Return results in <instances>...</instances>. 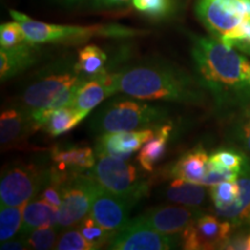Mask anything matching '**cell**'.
Segmentation results:
<instances>
[{
    "instance_id": "6da1fadb",
    "label": "cell",
    "mask_w": 250,
    "mask_h": 250,
    "mask_svg": "<svg viewBox=\"0 0 250 250\" xmlns=\"http://www.w3.org/2000/svg\"><path fill=\"white\" fill-rule=\"evenodd\" d=\"M191 56L199 85L220 103L250 100V61L214 37H193Z\"/></svg>"
},
{
    "instance_id": "7a4b0ae2",
    "label": "cell",
    "mask_w": 250,
    "mask_h": 250,
    "mask_svg": "<svg viewBox=\"0 0 250 250\" xmlns=\"http://www.w3.org/2000/svg\"><path fill=\"white\" fill-rule=\"evenodd\" d=\"M199 86L186 72L165 65H143L115 73V92L138 100L193 103L202 98Z\"/></svg>"
},
{
    "instance_id": "3957f363",
    "label": "cell",
    "mask_w": 250,
    "mask_h": 250,
    "mask_svg": "<svg viewBox=\"0 0 250 250\" xmlns=\"http://www.w3.org/2000/svg\"><path fill=\"white\" fill-rule=\"evenodd\" d=\"M196 13L214 39L250 55V0H198Z\"/></svg>"
},
{
    "instance_id": "277c9868",
    "label": "cell",
    "mask_w": 250,
    "mask_h": 250,
    "mask_svg": "<svg viewBox=\"0 0 250 250\" xmlns=\"http://www.w3.org/2000/svg\"><path fill=\"white\" fill-rule=\"evenodd\" d=\"M12 18L20 22L28 42L33 44L45 43H62V44H78L96 37H114L125 39L143 35L145 31L122 24H92V26H65V24L46 23L34 20L21 12L11 11Z\"/></svg>"
},
{
    "instance_id": "5b68a950",
    "label": "cell",
    "mask_w": 250,
    "mask_h": 250,
    "mask_svg": "<svg viewBox=\"0 0 250 250\" xmlns=\"http://www.w3.org/2000/svg\"><path fill=\"white\" fill-rule=\"evenodd\" d=\"M167 111L158 105L136 101H115L96 112L92 126L100 134L142 130L166 120Z\"/></svg>"
},
{
    "instance_id": "8992f818",
    "label": "cell",
    "mask_w": 250,
    "mask_h": 250,
    "mask_svg": "<svg viewBox=\"0 0 250 250\" xmlns=\"http://www.w3.org/2000/svg\"><path fill=\"white\" fill-rule=\"evenodd\" d=\"M89 174L102 189L136 204L148 191L144 181L133 165L109 155H98Z\"/></svg>"
},
{
    "instance_id": "52a82bcc",
    "label": "cell",
    "mask_w": 250,
    "mask_h": 250,
    "mask_svg": "<svg viewBox=\"0 0 250 250\" xmlns=\"http://www.w3.org/2000/svg\"><path fill=\"white\" fill-rule=\"evenodd\" d=\"M102 188L89 173L74 174L62 184V202L58 208L57 229L76 226L89 214L96 196Z\"/></svg>"
},
{
    "instance_id": "ba28073f",
    "label": "cell",
    "mask_w": 250,
    "mask_h": 250,
    "mask_svg": "<svg viewBox=\"0 0 250 250\" xmlns=\"http://www.w3.org/2000/svg\"><path fill=\"white\" fill-rule=\"evenodd\" d=\"M49 173L35 166H14L2 175L0 182L1 206H24L48 182Z\"/></svg>"
},
{
    "instance_id": "9c48e42d",
    "label": "cell",
    "mask_w": 250,
    "mask_h": 250,
    "mask_svg": "<svg viewBox=\"0 0 250 250\" xmlns=\"http://www.w3.org/2000/svg\"><path fill=\"white\" fill-rule=\"evenodd\" d=\"M181 243V235L162 234L137 220H130L126 226L115 232L108 243L115 250H168Z\"/></svg>"
},
{
    "instance_id": "30bf717a",
    "label": "cell",
    "mask_w": 250,
    "mask_h": 250,
    "mask_svg": "<svg viewBox=\"0 0 250 250\" xmlns=\"http://www.w3.org/2000/svg\"><path fill=\"white\" fill-rule=\"evenodd\" d=\"M232 223L213 215H199L181 234V246L187 250L221 249L230 237Z\"/></svg>"
},
{
    "instance_id": "8fae6325",
    "label": "cell",
    "mask_w": 250,
    "mask_h": 250,
    "mask_svg": "<svg viewBox=\"0 0 250 250\" xmlns=\"http://www.w3.org/2000/svg\"><path fill=\"white\" fill-rule=\"evenodd\" d=\"M86 80L87 78L80 76L77 72L51 74L28 87L22 95V102L28 112L48 107L62 93Z\"/></svg>"
},
{
    "instance_id": "7c38bea8",
    "label": "cell",
    "mask_w": 250,
    "mask_h": 250,
    "mask_svg": "<svg viewBox=\"0 0 250 250\" xmlns=\"http://www.w3.org/2000/svg\"><path fill=\"white\" fill-rule=\"evenodd\" d=\"M198 212L189 206H160L151 208L136 219L162 234L181 235L197 217Z\"/></svg>"
},
{
    "instance_id": "4fadbf2b",
    "label": "cell",
    "mask_w": 250,
    "mask_h": 250,
    "mask_svg": "<svg viewBox=\"0 0 250 250\" xmlns=\"http://www.w3.org/2000/svg\"><path fill=\"white\" fill-rule=\"evenodd\" d=\"M133 205L132 202L102 189L93 203L89 215L103 228L115 233L129 224Z\"/></svg>"
},
{
    "instance_id": "5bb4252c",
    "label": "cell",
    "mask_w": 250,
    "mask_h": 250,
    "mask_svg": "<svg viewBox=\"0 0 250 250\" xmlns=\"http://www.w3.org/2000/svg\"><path fill=\"white\" fill-rule=\"evenodd\" d=\"M153 134L154 132L151 129L101 134L96 144V155H109L126 161Z\"/></svg>"
},
{
    "instance_id": "9a60e30c",
    "label": "cell",
    "mask_w": 250,
    "mask_h": 250,
    "mask_svg": "<svg viewBox=\"0 0 250 250\" xmlns=\"http://www.w3.org/2000/svg\"><path fill=\"white\" fill-rule=\"evenodd\" d=\"M210 169V156L203 147H197L181 156L179 161L171 168V176L174 179L199 183L204 180Z\"/></svg>"
},
{
    "instance_id": "2e32d148",
    "label": "cell",
    "mask_w": 250,
    "mask_h": 250,
    "mask_svg": "<svg viewBox=\"0 0 250 250\" xmlns=\"http://www.w3.org/2000/svg\"><path fill=\"white\" fill-rule=\"evenodd\" d=\"M236 182L239 186L236 201L225 208H215V212L219 217L234 225L250 224V170L247 169L246 166L240 171Z\"/></svg>"
},
{
    "instance_id": "e0dca14e",
    "label": "cell",
    "mask_w": 250,
    "mask_h": 250,
    "mask_svg": "<svg viewBox=\"0 0 250 250\" xmlns=\"http://www.w3.org/2000/svg\"><path fill=\"white\" fill-rule=\"evenodd\" d=\"M33 43H21L13 48H1L0 50V78L7 80L17 76L33 65L35 62V51Z\"/></svg>"
},
{
    "instance_id": "ac0fdd59",
    "label": "cell",
    "mask_w": 250,
    "mask_h": 250,
    "mask_svg": "<svg viewBox=\"0 0 250 250\" xmlns=\"http://www.w3.org/2000/svg\"><path fill=\"white\" fill-rule=\"evenodd\" d=\"M29 127L33 130L29 118L17 109H7L2 112L0 117V144L2 149L20 146Z\"/></svg>"
},
{
    "instance_id": "d6986e66",
    "label": "cell",
    "mask_w": 250,
    "mask_h": 250,
    "mask_svg": "<svg viewBox=\"0 0 250 250\" xmlns=\"http://www.w3.org/2000/svg\"><path fill=\"white\" fill-rule=\"evenodd\" d=\"M58 208L51 205L50 203L43 201V199L28 202L23 208L21 235L26 236L36 228L56 226Z\"/></svg>"
},
{
    "instance_id": "ffe728a7",
    "label": "cell",
    "mask_w": 250,
    "mask_h": 250,
    "mask_svg": "<svg viewBox=\"0 0 250 250\" xmlns=\"http://www.w3.org/2000/svg\"><path fill=\"white\" fill-rule=\"evenodd\" d=\"M108 96H111L109 89L101 78H94L88 79L83 83L78 89L74 101L72 103V107H74L78 111L88 116L89 112L96 108L103 100Z\"/></svg>"
},
{
    "instance_id": "44dd1931",
    "label": "cell",
    "mask_w": 250,
    "mask_h": 250,
    "mask_svg": "<svg viewBox=\"0 0 250 250\" xmlns=\"http://www.w3.org/2000/svg\"><path fill=\"white\" fill-rule=\"evenodd\" d=\"M205 186L180 179H174L166 189V197L168 201L189 208H197L202 205L205 201Z\"/></svg>"
},
{
    "instance_id": "7402d4cb",
    "label": "cell",
    "mask_w": 250,
    "mask_h": 250,
    "mask_svg": "<svg viewBox=\"0 0 250 250\" xmlns=\"http://www.w3.org/2000/svg\"><path fill=\"white\" fill-rule=\"evenodd\" d=\"M171 133V125L166 124L159 127L147 142L144 144L138 154V161L145 170L152 171L155 164L165 154L167 143Z\"/></svg>"
},
{
    "instance_id": "603a6c76",
    "label": "cell",
    "mask_w": 250,
    "mask_h": 250,
    "mask_svg": "<svg viewBox=\"0 0 250 250\" xmlns=\"http://www.w3.org/2000/svg\"><path fill=\"white\" fill-rule=\"evenodd\" d=\"M107 55L101 48L96 45H86L79 50L78 62L74 65V71L87 79H94L105 73Z\"/></svg>"
},
{
    "instance_id": "cb8c5ba5",
    "label": "cell",
    "mask_w": 250,
    "mask_h": 250,
    "mask_svg": "<svg viewBox=\"0 0 250 250\" xmlns=\"http://www.w3.org/2000/svg\"><path fill=\"white\" fill-rule=\"evenodd\" d=\"M52 160L59 170L66 171L68 167L74 169H92L95 165V154L89 147H72L68 149H54Z\"/></svg>"
},
{
    "instance_id": "d4e9b609",
    "label": "cell",
    "mask_w": 250,
    "mask_h": 250,
    "mask_svg": "<svg viewBox=\"0 0 250 250\" xmlns=\"http://www.w3.org/2000/svg\"><path fill=\"white\" fill-rule=\"evenodd\" d=\"M85 117V115L78 111L74 107L66 105V107H62L56 110L51 115L44 129L50 136H61V134L66 133L73 127H76Z\"/></svg>"
},
{
    "instance_id": "484cf974",
    "label": "cell",
    "mask_w": 250,
    "mask_h": 250,
    "mask_svg": "<svg viewBox=\"0 0 250 250\" xmlns=\"http://www.w3.org/2000/svg\"><path fill=\"white\" fill-rule=\"evenodd\" d=\"M24 206H1L0 210V240L7 241L22 227Z\"/></svg>"
},
{
    "instance_id": "4316f807",
    "label": "cell",
    "mask_w": 250,
    "mask_h": 250,
    "mask_svg": "<svg viewBox=\"0 0 250 250\" xmlns=\"http://www.w3.org/2000/svg\"><path fill=\"white\" fill-rule=\"evenodd\" d=\"M79 229L87 241L95 246L96 249H100L102 246H107L115 234L114 232H110V230L103 228L90 215L80 221Z\"/></svg>"
},
{
    "instance_id": "83f0119b",
    "label": "cell",
    "mask_w": 250,
    "mask_h": 250,
    "mask_svg": "<svg viewBox=\"0 0 250 250\" xmlns=\"http://www.w3.org/2000/svg\"><path fill=\"white\" fill-rule=\"evenodd\" d=\"M239 195V186L236 181H225L210 187V196L215 208H225L233 204Z\"/></svg>"
},
{
    "instance_id": "f1b7e54d",
    "label": "cell",
    "mask_w": 250,
    "mask_h": 250,
    "mask_svg": "<svg viewBox=\"0 0 250 250\" xmlns=\"http://www.w3.org/2000/svg\"><path fill=\"white\" fill-rule=\"evenodd\" d=\"M26 243L29 248L37 250H46L55 249L56 243H57V228L56 226L41 227L26 235Z\"/></svg>"
},
{
    "instance_id": "f546056e",
    "label": "cell",
    "mask_w": 250,
    "mask_h": 250,
    "mask_svg": "<svg viewBox=\"0 0 250 250\" xmlns=\"http://www.w3.org/2000/svg\"><path fill=\"white\" fill-rule=\"evenodd\" d=\"M137 11L151 18H164L173 11V0H131Z\"/></svg>"
},
{
    "instance_id": "4dcf8cb0",
    "label": "cell",
    "mask_w": 250,
    "mask_h": 250,
    "mask_svg": "<svg viewBox=\"0 0 250 250\" xmlns=\"http://www.w3.org/2000/svg\"><path fill=\"white\" fill-rule=\"evenodd\" d=\"M55 249L58 250H95V246L87 241L80 229H67L57 240Z\"/></svg>"
},
{
    "instance_id": "1f68e13d",
    "label": "cell",
    "mask_w": 250,
    "mask_h": 250,
    "mask_svg": "<svg viewBox=\"0 0 250 250\" xmlns=\"http://www.w3.org/2000/svg\"><path fill=\"white\" fill-rule=\"evenodd\" d=\"M27 36L22 26L18 21L2 23L0 26V44L1 48H13L26 42Z\"/></svg>"
},
{
    "instance_id": "d6a6232c",
    "label": "cell",
    "mask_w": 250,
    "mask_h": 250,
    "mask_svg": "<svg viewBox=\"0 0 250 250\" xmlns=\"http://www.w3.org/2000/svg\"><path fill=\"white\" fill-rule=\"evenodd\" d=\"M210 165L224 169L241 171L245 167V159L239 153L233 151H218L210 155Z\"/></svg>"
},
{
    "instance_id": "836d02e7",
    "label": "cell",
    "mask_w": 250,
    "mask_h": 250,
    "mask_svg": "<svg viewBox=\"0 0 250 250\" xmlns=\"http://www.w3.org/2000/svg\"><path fill=\"white\" fill-rule=\"evenodd\" d=\"M239 175L240 171L224 169V168L214 167L210 165V169L205 175L204 180L202 181V184L205 187H212L214 184L225 182V181H236L239 179Z\"/></svg>"
},
{
    "instance_id": "e575fe53",
    "label": "cell",
    "mask_w": 250,
    "mask_h": 250,
    "mask_svg": "<svg viewBox=\"0 0 250 250\" xmlns=\"http://www.w3.org/2000/svg\"><path fill=\"white\" fill-rule=\"evenodd\" d=\"M221 249L229 250H250V234L229 237Z\"/></svg>"
},
{
    "instance_id": "d590c367",
    "label": "cell",
    "mask_w": 250,
    "mask_h": 250,
    "mask_svg": "<svg viewBox=\"0 0 250 250\" xmlns=\"http://www.w3.org/2000/svg\"><path fill=\"white\" fill-rule=\"evenodd\" d=\"M131 2V0H92L94 8H112Z\"/></svg>"
},
{
    "instance_id": "8d00e7d4",
    "label": "cell",
    "mask_w": 250,
    "mask_h": 250,
    "mask_svg": "<svg viewBox=\"0 0 250 250\" xmlns=\"http://www.w3.org/2000/svg\"><path fill=\"white\" fill-rule=\"evenodd\" d=\"M26 241L22 242L20 240H7V241L1 242V248L2 250H21L27 248Z\"/></svg>"
},
{
    "instance_id": "74e56055",
    "label": "cell",
    "mask_w": 250,
    "mask_h": 250,
    "mask_svg": "<svg viewBox=\"0 0 250 250\" xmlns=\"http://www.w3.org/2000/svg\"><path fill=\"white\" fill-rule=\"evenodd\" d=\"M245 137H246L247 146L250 148V123L247 124L245 127Z\"/></svg>"
},
{
    "instance_id": "f35d334b",
    "label": "cell",
    "mask_w": 250,
    "mask_h": 250,
    "mask_svg": "<svg viewBox=\"0 0 250 250\" xmlns=\"http://www.w3.org/2000/svg\"><path fill=\"white\" fill-rule=\"evenodd\" d=\"M56 1L61 2V4H64V5H76V4H79V2L85 1V0H56Z\"/></svg>"
}]
</instances>
